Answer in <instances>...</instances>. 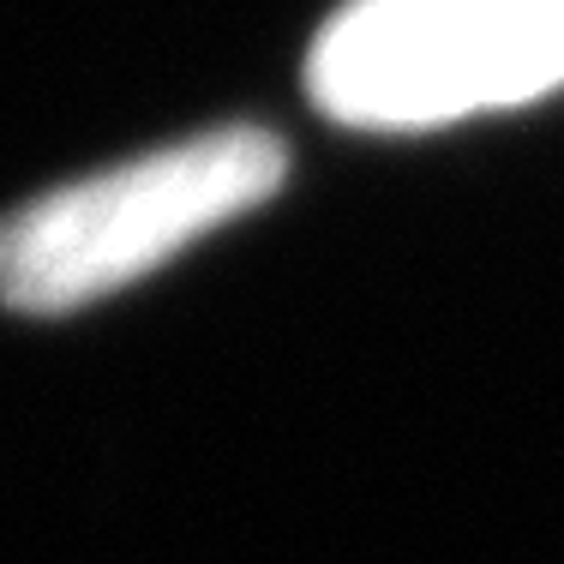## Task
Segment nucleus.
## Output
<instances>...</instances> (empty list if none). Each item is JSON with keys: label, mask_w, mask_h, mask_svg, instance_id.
<instances>
[{"label": "nucleus", "mask_w": 564, "mask_h": 564, "mask_svg": "<svg viewBox=\"0 0 564 564\" xmlns=\"http://www.w3.org/2000/svg\"><path fill=\"white\" fill-rule=\"evenodd\" d=\"M282 174L289 156L276 132L217 127L55 186L0 223V306L36 318L78 313L259 210Z\"/></svg>", "instance_id": "obj_1"}, {"label": "nucleus", "mask_w": 564, "mask_h": 564, "mask_svg": "<svg viewBox=\"0 0 564 564\" xmlns=\"http://www.w3.org/2000/svg\"><path fill=\"white\" fill-rule=\"evenodd\" d=\"M564 85V0H348L306 55V90L360 132H421Z\"/></svg>", "instance_id": "obj_2"}]
</instances>
